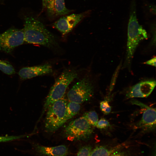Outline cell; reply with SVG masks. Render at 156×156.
<instances>
[{"instance_id": "30bf717a", "label": "cell", "mask_w": 156, "mask_h": 156, "mask_svg": "<svg viewBox=\"0 0 156 156\" xmlns=\"http://www.w3.org/2000/svg\"><path fill=\"white\" fill-rule=\"evenodd\" d=\"M156 85L153 80L142 81L131 88L126 94L127 99L134 97L144 98L149 96Z\"/></svg>"}, {"instance_id": "7402d4cb", "label": "cell", "mask_w": 156, "mask_h": 156, "mask_svg": "<svg viewBox=\"0 0 156 156\" xmlns=\"http://www.w3.org/2000/svg\"><path fill=\"white\" fill-rule=\"evenodd\" d=\"M109 122L106 119L102 118L98 121L96 126L99 129H104L110 127Z\"/></svg>"}, {"instance_id": "52a82bcc", "label": "cell", "mask_w": 156, "mask_h": 156, "mask_svg": "<svg viewBox=\"0 0 156 156\" xmlns=\"http://www.w3.org/2000/svg\"><path fill=\"white\" fill-rule=\"evenodd\" d=\"M24 42L23 29L10 28L0 34V51L10 53Z\"/></svg>"}, {"instance_id": "e0dca14e", "label": "cell", "mask_w": 156, "mask_h": 156, "mask_svg": "<svg viewBox=\"0 0 156 156\" xmlns=\"http://www.w3.org/2000/svg\"><path fill=\"white\" fill-rule=\"evenodd\" d=\"M0 70L8 75L15 74V71L12 65L8 62L0 60Z\"/></svg>"}, {"instance_id": "8992f818", "label": "cell", "mask_w": 156, "mask_h": 156, "mask_svg": "<svg viewBox=\"0 0 156 156\" xmlns=\"http://www.w3.org/2000/svg\"><path fill=\"white\" fill-rule=\"evenodd\" d=\"M93 86L87 77L76 83L69 91L67 97L70 101L80 104L89 100L93 94Z\"/></svg>"}, {"instance_id": "3957f363", "label": "cell", "mask_w": 156, "mask_h": 156, "mask_svg": "<svg viewBox=\"0 0 156 156\" xmlns=\"http://www.w3.org/2000/svg\"><path fill=\"white\" fill-rule=\"evenodd\" d=\"M77 76V71L73 69L65 70L62 73L50 90L44 104L41 116L51 104L64 97L67 88Z\"/></svg>"}, {"instance_id": "cb8c5ba5", "label": "cell", "mask_w": 156, "mask_h": 156, "mask_svg": "<svg viewBox=\"0 0 156 156\" xmlns=\"http://www.w3.org/2000/svg\"><path fill=\"white\" fill-rule=\"evenodd\" d=\"M156 57H155L145 62L144 63L149 65L155 66Z\"/></svg>"}, {"instance_id": "2e32d148", "label": "cell", "mask_w": 156, "mask_h": 156, "mask_svg": "<svg viewBox=\"0 0 156 156\" xmlns=\"http://www.w3.org/2000/svg\"><path fill=\"white\" fill-rule=\"evenodd\" d=\"M42 10H46L48 15L50 18L55 16L54 10V0H42Z\"/></svg>"}, {"instance_id": "9a60e30c", "label": "cell", "mask_w": 156, "mask_h": 156, "mask_svg": "<svg viewBox=\"0 0 156 156\" xmlns=\"http://www.w3.org/2000/svg\"><path fill=\"white\" fill-rule=\"evenodd\" d=\"M79 104L72 101H70L67 104L66 115V121L72 118L78 113L80 109Z\"/></svg>"}, {"instance_id": "ffe728a7", "label": "cell", "mask_w": 156, "mask_h": 156, "mask_svg": "<svg viewBox=\"0 0 156 156\" xmlns=\"http://www.w3.org/2000/svg\"><path fill=\"white\" fill-rule=\"evenodd\" d=\"M92 151L90 146H83L79 150L77 156H90Z\"/></svg>"}, {"instance_id": "9c48e42d", "label": "cell", "mask_w": 156, "mask_h": 156, "mask_svg": "<svg viewBox=\"0 0 156 156\" xmlns=\"http://www.w3.org/2000/svg\"><path fill=\"white\" fill-rule=\"evenodd\" d=\"M131 103L138 105L143 111L142 117L136 124L135 127L144 130L153 129L156 126V109L137 100H132Z\"/></svg>"}, {"instance_id": "44dd1931", "label": "cell", "mask_w": 156, "mask_h": 156, "mask_svg": "<svg viewBox=\"0 0 156 156\" xmlns=\"http://www.w3.org/2000/svg\"><path fill=\"white\" fill-rule=\"evenodd\" d=\"M100 108L101 111L105 114H109L111 110V107L107 100H105L100 103Z\"/></svg>"}, {"instance_id": "d6986e66", "label": "cell", "mask_w": 156, "mask_h": 156, "mask_svg": "<svg viewBox=\"0 0 156 156\" xmlns=\"http://www.w3.org/2000/svg\"><path fill=\"white\" fill-rule=\"evenodd\" d=\"M29 136V135H21L18 136H0V142L11 141L26 137H28Z\"/></svg>"}, {"instance_id": "7a4b0ae2", "label": "cell", "mask_w": 156, "mask_h": 156, "mask_svg": "<svg viewBox=\"0 0 156 156\" xmlns=\"http://www.w3.org/2000/svg\"><path fill=\"white\" fill-rule=\"evenodd\" d=\"M127 36L126 63L129 65L138 44L148 37L146 31L138 22L135 0H132L131 4Z\"/></svg>"}, {"instance_id": "ac0fdd59", "label": "cell", "mask_w": 156, "mask_h": 156, "mask_svg": "<svg viewBox=\"0 0 156 156\" xmlns=\"http://www.w3.org/2000/svg\"><path fill=\"white\" fill-rule=\"evenodd\" d=\"M88 123L92 126H96L98 120L97 114L94 111H91L85 113L83 115Z\"/></svg>"}, {"instance_id": "ba28073f", "label": "cell", "mask_w": 156, "mask_h": 156, "mask_svg": "<svg viewBox=\"0 0 156 156\" xmlns=\"http://www.w3.org/2000/svg\"><path fill=\"white\" fill-rule=\"evenodd\" d=\"M89 12L88 11L79 14L62 16L53 23V26L63 35L66 34L71 31Z\"/></svg>"}, {"instance_id": "7c38bea8", "label": "cell", "mask_w": 156, "mask_h": 156, "mask_svg": "<svg viewBox=\"0 0 156 156\" xmlns=\"http://www.w3.org/2000/svg\"><path fill=\"white\" fill-rule=\"evenodd\" d=\"M35 149L42 156H67L68 153V148L64 145L49 147L36 145Z\"/></svg>"}, {"instance_id": "603a6c76", "label": "cell", "mask_w": 156, "mask_h": 156, "mask_svg": "<svg viewBox=\"0 0 156 156\" xmlns=\"http://www.w3.org/2000/svg\"><path fill=\"white\" fill-rule=\"evenodd\" d=\"M129 152L127 151H115L110 156H130Z\"/></svg>"}, {"instance_id": "6da1fadb", "label": "cell", "mask_w": 156, "mask_h": 156, "mask_svg": "<svg viewBox=\"0 0 156 156\" xmlns=\"http://www.w3.org/2000/svg\"><path fill=\"white\" fill-rule=\"evenodd\" d=\"M23 30L25 42L27 43L40 45L50 48L57 45L54 35L37 18L31 16L25 17Z\"/></svg>"}, {"instance_id": "5bb4252c", "label": "cell", "mask_w": 156, "mask_h": 156, "mask_svg": "<svg viewBox=\"0 0 156 156\" xmlns=\"http://www.w3.org/2000/svg\"><path fill=\"white\" fill-rule=\"evenodd\" d=\"M54 7L55 16L65 15L72 11L66 7L64 0H54Z\"/></svg>"}, {"instance_id": "5b68a950", "label": "cell", "mask_w": 156, "mask_h": 156, "mask_svg": "<svg viewBox=\"0 0 156 156\" xmlns=\"http://www.w3.org/2000/svg\"><path fill=\"white\" fill-rule=\"evenodd\" d=\"M92 127L82 116L70 121L65 128L64 134L70 141L86 140L92 135Z\"/></svg>"}, {"instance_id": "8fae6325", "label": "cell", "mask_w": 156, "mask_h": 156, "mask_svg": "<svg viewBox=\"0 0 156 156\" xmlns=\"http://www.w3.org/2000/svg\"><path fill=\"white\" fill-rule=\"evenodd\" d=\"M52 66L46 64L23 68L18 74L21 79L25 80L49 74L52 73Z\"/></svg>"}, {"instance_id": "277c9868", "label": "cell", "mask_w": 156, "mask_h": 156, "mask_svg": "<svg viewBox=\"0 0 156 156\" xmlns=\"http://www.w3.org/2000/svg\"><path fill=\"white\" fill-rule=\"evenodd\" d=\"M67 104L66 100L63 97L48 107L45 121L47 131L54 132L66 122V115Z\"/></svg>"}, {"instance_id": "4fadbf2b", "label": "cell", "mask_w": 156, "mask_h": 156, "mask_svg": "<svg viewBox=\"0 0 156 156\" xmlns=\"http://www.w3.org/2000/svg\"><path fill=\"white\" fill-rule=\"evenodd\" d=\"M120 148V146L113 148H108L104 146H98L92 151L90 156H110Z\"/></svg>"}]
</instances>
